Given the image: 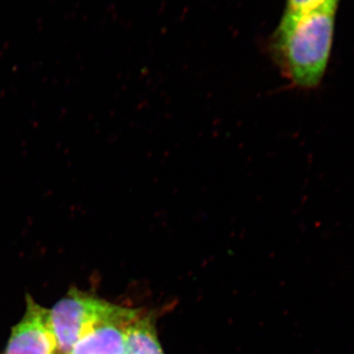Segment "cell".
<instances>
[{
    "label": "cell",
    "instance_id": "obj_5",
    "mask_svg": "<svg viewBox=\"0 0 354 354\" xmlns=\"http://www.w3.org/2000/svg\"><path fill=\"white\" fill-rule=\"evenodd\" d=\"M123 354H165L158 341L156 315L140 311L128 327Z\"/></svg>",
    "mask_w": 354,
    "mask_h": 354
},
{
    "label": "cell",
    "instance_id": "obj_6",
    "mask_svg": "<svg viewBox=\"0 0 354 354\" xmlns=\"http://www.w3.org/2000/svg\"><path fill=\"white\" fill-rule=\"evenodd\" d=\"M328 0H288L286 12L283 15H293V14L305 12L310 9L322 6Z\"/></svg>",
    "mask_w": 354,
    "mask_h": 354
},
{
    "label": "cell",
    "instance_id": "obj_1",
    "mask_svg": "<svg viewBox=\"0 0 354 354\" xmlns=\"http://www.w3.org/2000/svg\"><path fill=\"white\" fill-rule=\"evenodd\" d=\"M339 0L305 12L283 15L270 50L279 73L292 88L320 87L329 65Z\"/></svg>",
    "mask_w": 354,
    "mask_h": 354
},
{
    "label": "cell",
    "instance_id": "obj_3",
    "mask_svg": "<svg viewBox=\"0 0 354 354\" xmlns=\"http://www.w3.org/2000/svg\"><path fill=\"white\" fill-rule=\"evenodd\" d=\"M141 310L108 304L68 354H123L128 327Z\"/></svg>",
    "mask_w": 354,
    "mask_h": 354
},
{
    "label": "cell",
    "instance_id": "obj_4",
    "mask_svg": "<svg viewBox=\"0 0 354 354\" xmlns=\"http://www.w3.org/2000/svg\"><path fill=\"white\" fill-rule=\"evenodd\" d=\"M57 353V339L51 326L50 310L27 297L22 321L14 327L6 354Z\"/></svg>",
    "mask_w": 354,
    "mask_h": 354
},
{
    "label": "cell",
    "instance_id": "obj_2",
    "mask_svg": "<svg viewBox=\"0 0 354 354\" xmlns=\"http://www.w3.org/2000/svg\"><path fill=\"white\" fill-rule=\"evenodd\" d=\"M109 302L82 291L71 290L50 310L58 354H68L102 315Z\"/></svg>",
    "mask_w": 354,
    "mask_h": 354
}]
</instances>
